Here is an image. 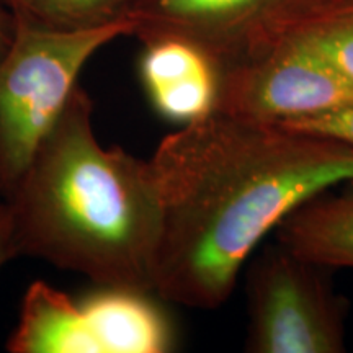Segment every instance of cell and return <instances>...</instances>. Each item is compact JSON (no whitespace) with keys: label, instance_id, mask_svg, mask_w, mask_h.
Instances as JSON below:
<instances>
[{"label":"cell","instance_id":"obj_5","mask_svg":"<svg viewBox=\"0 0 353 353\" xmlns=\"http://www.w3.org/2000/svg\"><path fill=\"white\" fill-rule=\"evenodd\" d=\"M245 350L252 353H341L345 303L327 268L290 252L267 250L247 275Z\"/></svg>","mask_w":353,"mask_h":353},{"label":"cell","instance_id":"obj_11","mask_svg":"<svg viewBox=\"0 0 353 353\" xmlns=\"http://www.w3.org/2000/svg\"><path fill=\"white\" fill-rule=\"evenodd\" d=\"M291 39H301L353 83V0H335Z\"/></svg>","mask_w":353,"mask_h":353},{"label":"cell","instance_id":"obj_12","mask_svg":"<svg viewBox=\"0 0 353 353\" xmlns=\"http://www.w3.org/2000/svg\"><path fill=\"white\" fill-rule=\"evenodd\" d=\"M280 126L324 136V138L335 139L353 148V103L312 114V117L280 123Z\"/></svg>","mask_w":353,"mask_h":353},{"label":"cell","instance_id":"obj_1","mask_svg":"<svg viewBox=\"0 0 353 353\" xmlns=\"http://www.w3.org/2000/svg\"><path fill=\"white\" fill-rule=\"evenodd\" d=\"M161 201L154 293L216 309L265 236L294 208L353 182V148L214 110L149 159Z\"/></svg>","mask_w":353,"mask_h":353},{"label":"cell","instance_id":"obj_4","mask_svg":"<svg viewBox=\"0 0 353 353\" xmlns=\"http://www.w3.org/2000/svg\"><path fill=\"white\" fill-rule=\"evenodd\" d=\"M149 293L101 286L76 301L37 280L26 290L10 353H164L174 332Z\"/></svg>","mask_w":353,"mask_h":353},{"label":"cell","instance_id":"obj_6","mask_svg":"<svg viewBox=\"0 0 353 353\" xmlns=\"http://www.w3.org/2000/svg\"><path fill=\"white\" fill-rule=\"evenodd\" d=\"M335 0H134L139 41L179 37L198 44L221 70L263 56L294 38Z\"/></svg>","mask_w":353,"mask_h":353},{"label":"cell","instance_id":"obj_2","mask_svg":"<svg viewBox=\"0 0 353 353\" xmlns=\"http://www.w3.org/2000/svg\"><path fill=\"white\" fill-rule=\"evenodd\" d=\"M76 87L12 193L17 254L95 285L154 293L161 201L149 161L103 148Z\"/></svg>","mask_w":353,"mask_h":353},{"label":"cell","instance_id":"obj_14","mask_svg":"<svg viewBox=\"0 0 353 353\" xmlns=\"http://www.w3.org/2000/svg\"><path fill=\"white\" fill-rule=\"evenodd\" d=\"M17 32V20L3 0H0V57L6 54Z\"/></svg>","mask_w":353,"mask_h":353},{"label":"cell","instance_id":"obj_8","mask_svg":"<svg viewBox=\"0 0 353 353\" xmlns=\"http://www.w3.org/2000/svg\"><path fill=\"white\" fill-rule=\"evenodd\" d=\"M141 43V82L161 117L187 125L214 112L221 65L210 52L179 37H154Z\"/></svg>","mask_w":353,"mask_h":353},{"label":"cell","instance_id":"obj_9","mask_svg":"<svg viewBox=\"0 0 353 353\" xmlns=\"http://www.w3.org/2000/svg\"><path fill=\"white\" fill-rule=\"evenodd\" d=\"M325 190L278 224V242L325 268H353V182Z\"/></svg>","mask_w":353,"mask_h":353},{"label":"cell","instance_id":"obj_10","mask_svg":"<svg viewBox=\"0 0 353 353\" xmlns=\"http://www.w3.org/2000/svg\"><path fill=\"white\" fill-rule=\"evenodd\" d=\"M17 23L56 32L92 30L130 20L134 0H3Z\"/></svg>","mask_w":353,"mask_h":353},{"label":"cell","instance_id":"obj_7","mask_svg":"<svg viewBox=\"0 0 353 353\" xmlns=\"http://www.w3.org/2000/svg\"><path fill=\"white\" fill-rule=\"evenodd\" d=\"M353 103V83L301 39L221 70L216 110L280 125Z\"/></svg>","mask_w":353,"mask_h":353},{"label":"cell","instance_id":"obj_13","mask_svg":"<svg viewBox=\"0 0 353 353\" xmlns=\"http://www.w3.org/2000/svg\"><path fill=\"white\" fill-rule=\"evenodd\" d=\"M17 255L19 254H17L10 206L7 205V201L0 200V267Z\"/></svg>","mask_w":353,"mask_h":353},{"label":"cell","instance_id":"obj_3","mask_svg":"<svg viewBox=\"0 0 353 353\" xmlns=\"http://www.w3.org/2000/svg\"><path fill=\"white\" fill-rule=\"evenodd\" d=\"M132 33L131 20L79 32L17 23L0 57V200L10 195L61 118L83 65L113 39Z\"/></svg>","mask_w":353,"mask_h":353}]
</instances>
